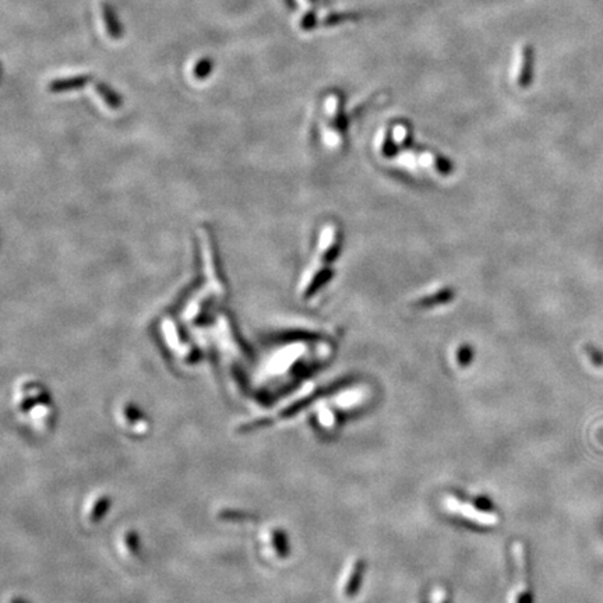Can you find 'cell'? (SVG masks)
<instances>
[{
	"label": "cell",
	"mask_w": 603,
	"mask_h": 603,
	"mask_svg": "<svg viewBox=\"0 0 603 603\" xmlns=\"http://www.w3.org/2000/svg\"><path fill=\"white\" fill-rule=\"evenodd\" d=\"M531 62H532V52L531 47L524 45L518 50L517 61H516V81L520 85L528 84L531 78Z\"/></svg>",
	"instance_id": "6da1fadb"
},
{
	"label": "cell",
	"mask_w": 603,
	"mask_h": 603,
	"mask_svg": "<svg viewBox=\"0 0 603 603\" xmlns=\"http://www.w3.org/2000/svg\"><path fill=\"white\" fill-rule=\"evenodd\" d=\"M91 80H92V77L89 74H80V76H73L69 78L55 80L49 84V91L50 92H66V91L80 89V88L85 87Z\"/></svg>",
	"instance_id": "7a4b0ae2"
},
{
	"label": "cell",
	"mask_w": 603,
	"mask_h": 603,
	"mask_svg": "<svg viewBox=\"0 0 603 603\" xmlns=\"http://www.w3.org/2000/svg\"><path fill=\"white\" fill-rule=\"evenodd\" d=\"M103 16H104L108 35L112 39H120L123 36V28H122V24L119 21L116 13H115V9L109 3L103 5Z\"/></svg>",
	"instance_id": "3957f363"
},
{
	"label": "cell",
	"mask_w": 603,
	"mask_h": 603,
	"mask_svg": "<svg viewBox=\"0 0 603 603\" xmlns=\"http://www.w3.org/2000/svg\"><path fill=\"white\" fill-rule=\"evenodd\" d=\"M95 88H96V92H98L100 96L104 98L105 104H107L108 107L116 109V108H119V107L122 105V98H120V95H119L114 88H111L108 84H105V83H98Z\"/></svg>",
	"instance_id": "277c9868"
},
{
	"label": "cell",
	"mask_w": 603,
	"mask_h": 603,
	"mask_svg": "<svg viewBox=\"0 0 603 603\" xmlns=\"http://www.w3.org/2000/svg\"><path fill=\"white\" fill-rule=\"evenodd\" d=\"M214 70V61L211 58L200 59L193 70V74L197 80H206Z\"/></svg>",
	"instance_id": "5b68a950"
},
{
	"label": "cell",
	"mask_w": 603,
	"mask_h": 603,
	"mask_svg": "<svg viewBox=\"0 0 603 603\" xmlns=\"http://www.w3.org/2000/svg\"><path fill=\"white\" fill-rule=\"evenodd\" d=\"M316 27V13L313 10H309L300 20V28L304 31H310Z\"/></svg>",
	"instance_id": "8992f818"
}]
</instances>
